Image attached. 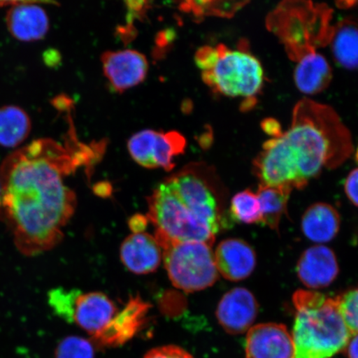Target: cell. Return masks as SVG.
<instances>
[{
  "label": "cell",
  "instance_id": "5b68a950",
  "mask_svg": "<svg viewBox=\"0 0 358 358\" xmlns=\"http://www.w3.org/2000/svg\"><path fill=\"white\" fill-rule=\"evenodd\" d=\"M332 12L324 3L286 1L268 16L266 25L284 44L290 59L297 62L328 45Z\"/></svg>",
  "mask_w": 358,
  "mask_h": 358
},
{
  "label": "cell",
  "instance_id": "ba28073f",
  "mask_svg": "<svg viewBox=\"0 0 358 358\" xmlns=\"http://www.w3.org/2000/svg\"><path fill=\"white\" fill-rule=\"evenodd\" d=\"M186 138L176 131L161 132L145 129L129 138L128 150L132 159L147 169L171 171L174 159L185 153Z\"/></svg>",
  "mask_w": 358,
  "mask_h": 358
},
{
  "label": "cell",
  "instance_id": "6da1fadb",
  "mask_svg": "<svg viewBox=\"0 0 358 358\" xmlns=\"http://www.w3.org/2000/svg\"><path fill=\"white\" fill-rule=\"evenodd\" d=\"M76 166L64 147L38 140L8 155L0 167V219L26 256L47 252L64 238L77 198L62 178Z\"/></svg>",
  "mask_w": 358,
  "mask_h": 358
},
{
  "label": "cell",
  "instance_id": "5bb4252c",
  "mask_svg": "<svg viewBox=\"0 0 358 358\" xmlns=\"http://www.w3.org/2000/svg\"><path fill=\"white\" fill-rule=\"evenodd\" d=\"M218 273L226 280L238 282L252 274L257 266V255L246 241L229 238L221 241L214 252Z\"/></svg>",
  "mask_w": 358,
  "mask_h": 358
},
{
  "label": "cell",
  "instance_id": "cb8c5ba5",
  "mask_svg": "<svg viewBox=\"0 0 358 358\" xmlns=\"http://www.w3.org/2000/svg\"><path fill=\"white\" fill-rule=\"evenodd\" d=\"M248 3L246 1H196L183 3L181 8L187 12H192L196 17L217 15L231 17Z\"/></svg>",
  "mask_w": 358,
  "mask_h": 358
},
{
  "label": "cell",
  "instance_id": "30bf717a",
  "mask_svg": "<svg viewBox=\"0 0 358 358\" xmlns=\"http://www.w3.org/2000/svg\"><path fill=\"white\" fill-rule=\"evenodd\" d=\"M259 312L256 297L245 288H234L223 295L216 316L219 324L227 333L241 334L252 328Z\"/></svg>",
  "mask_w": 358,
  "mask_h": 358
},
{
  "label": "cell",
  "instance_id": "f1b7e54d",
  "mask_svg": "<svg viewBox=\"0 0 358 358\" xmlns=\"http://www.w3.org/2000/svg\"><path fill=\"white\" fill-rule=\"evenodd\" d=\"M346 195L353 205L358 207V168L353 169L346 178L344 185Z\"/></svg>",
  "mask_w": 358,
  "mask_h": 358
},
{
  "label": "cell",
  "instance_id": "ffe728a7",
  "mask_svg": "<svg viewBox=\"0 0 358 358\" xmlns=\"http://www.w3.org/2000/svg\"><path fill=\"white\" fill-rule=\"evenodd\" d=\"M294 79L302 93L316 95L329 86L333 79V70L323 55L312 52L297 62Z\"/></svg>",
  "mask_w": 358,
  "mask_h": 358
},
{
  "label": "cell",
  "instance_id": "7a4b0ae2",
  "mask_svg": "<svg viewBox=\"0 0 358 358\" xmlns=\"http://www.w3.org/2000/svg\"><path fill=\"white\" fill-rule=\"evenodd\" d=\"M355 151L351 132L332 107L302 99L287 131L264 144L253 161L259 185L302 189L324 168L341 166Z\"/></svg>",
  "mask_w": 358,
  "mask_h": 358
},
{
  "label": "cell",
  "instance_id": "2e32d148",
  "mask_svg": "<svg viewBox=\"0 0 358 358\" xmlns=\"http://www.w3.org/2000/svg\"><path fill=\"white\" fill-rule=\"evenodd\" d=\"M6 16L7 28L20 41H38L46 36L49 20L46 11L34 2L10 3Z\"/></svg>",
  "mask_w": 358,
  "mask_h": 358
},
{
  "label": "cell",
  "instance_id": "484cf974",
  "mask_svg": "<svg viewBox=\"0 0 358 358\" xmlns=\"http://www.w3.org/2000/svg\"><path fill=\"white\" fill-rule=\"evenodd\" d=\"M55 358H95V351L89 340L78 336H70L58 344Z\"/></svg>",
  "mask_w": 358,
  "mask_h": 358
},
{
  "label": "cell",
  "instance_id": "7c38bea8",
  "mask_svg": "<svg viewBox=\"0 0 358 358\" xmlns=\"http://www.w3.org/2000/svg\"><path fill=\"white\" fill-rule=\"evenodd\" d=\"M150 307V304L138 295L129 299L124 308L116 313L110 324L93 338L101 346L123 345L144 325Z\"/></svg>",
  "mask_w": 358,
  "mask_h": 358
},
{
  "label": "cell",
  "instance_id": "4fadbf2b",
  "mask_svg": "<svg viewBox=\"0 0 358 358\" xmlns=\"http://www.w3.org/2000/svg\"><path fill=\"white\" fill-rule=\"evenodd\" d=\"M299 280L310 289L328 287L337 279L339 266L333 250L317 245L304 250L296 267Z\"/></svg>",
  "mask_w": 358,
  "mask_h": 358
},
{
  "label": "cell",
  "instance_id": "f546056e",
  "mask_svg": "<svg viewBox=\"0 0 358 358\" xmlns=\"http://www.w3.org/2000/svg\"><path fill=\"white\" fill-rule=\"evenodd\" d=\"M261 127L263 131L272 137V138H280L283 136V131L278 122V120L274 118H266L263 120L261 123Z\"/></svg>",
  "mask_w": 358,
  "mask_h": 358
},
{
  "label": "cell",
  "instance_id": "83f0119b",
  "mask_svg": "<svg viewBox=\"0 0 358 358\" xmlns=\"http://www.w3.org/2000/svg\"><path fill=\"white\" fill-rule=\"evenodd\" d=\"M144 358H194V357L180 347L166 345L151 349L146 353Z\"/></svg>",
  "mask_w": 358,
  "mask_h": 358
},
{
  "label": "cell",
  "instance_id": "44dd1931",
  "mask_svg": "<svg viewBox=\"0 0 358 358\" xmlns=\"http://www.w3.org/2000/svg\"><path fill=\"white\" fill-rule=\"evenodd\" d=\"M32 123L24 110L19 106H6L0 108V145L19 146L29 137Z\"/></svg>",
  "mask_w": 358,
  "mask_h": 358
},
{
  "label": "cell",
  "instance_id": "4316f807",
  "mask_svg": "<svg viewBox=\"0 0 358 358\" xmlns=\"http://www.w3.org/2000/svg\"><path fill=\"white\" fill-rule=\"evenodd\" d=\"M340 313L352 334H358V287L337 297Z\"/></svg>",
  "mask_w": 358,
  "mask_h": 358
},
{
  "label": "cell",
  "instance_id": "836d02e7",
  "mask_svg": "<svg viewBox=\"0 0 358 358\" xmlns=\"http://www.w3.org/2000/svg\"><path fill=\"white\" fill-rule=\"evenodd\" d=\"M0 194H1V185H0Z\"/></svg>",
  "mask_w": 358,
  "mask_h": 358
},
{
  "label": "cell",
  "instance_id": "4dcf8cb0",
  "mask_svg": "<svg viewBox=\"0 0 358 358\" xmlns=\"http://www.w3.org/2000/svg\"><path fill=\"white\" fill-rule=\"evenodd\" d=\"M150 220L148 217L142 214H136L129 220V227L131 228L133 234H142L145 232L148 224Z\"/></svg>",
  "mask_w": 358,
  "mask_h": 358
},
{
  "label": "cell",
  "instance_id": "9c48e42d",
  "mask_svg": "<svg viewBox=\"0 0 358 358\" xmlns=\"http://www.w3.org/2000/svg\"><path fill=\"white\" fill-rule=\"evenodd\" d=\"M101 64L111 87L120 93L144 82L149 70L145 56L132 49L106 52L101 56Z\"/></svg>",
  "mask_w": 358,
  "mask_h": 358
},
{
  "label": "cell",
  "instance_id": "ac0fdd59",
  "mask_svg": "<svg viewBox=\"0 0 358 358\" xmlns=\"http://www.w3.org/2000/svg\"><path fill=\"white\" fill-rule=\"evenodd\" d=\"M340 224L341 218L333 206L317 203L304 212L301 229L308 240L316 243H326L338 235Z\"/></svg>",
  "mask_w": 358,
  "mask_h": 358
},
{
  "label": "cell",
  "instance_id": "603a6c76",
  "mask_svg": "<svg viewBox=\"0 0 358 358\" xmlns=\"http://www.w3.org/2000/svg\"><path fill=\"white\" fill-rule=\"evenodd\" d=\"M230 212L232 217L239 222L255 224L262 220L257 194L249 189L240 192L232 198Z\"/></svg>",
  "mask_w": 358,
  "mask_h": 358
},
{
  "label": "cell",
  "instance_id": "d6a6232c",
  "mask_svg": "<svg viewBox=\"0 0 358 358\" xmlns=\"http://www.w3.org/2000/svg\"><path fill=\"white\" fill-rule=\"evenodd\" d=\"M356 159L358 162V149H357V153H356Z\"/></svg>",
  "mask_w": 358,
  "mask_h": 358
},
{
  "label": "cell",
  "instance_id": "277c9868",
  "mask_svg": "<svg viewBox=\"0 0 358 358\" xmlns=\"http://www.w3.org/2000/svg\"><path fill=\"white\" fill-rule=\"evenodd\" d=\"M292 339L294 358H332L346 348L352 334L340 313L337 298L299 289Z\"/></svg>",
  "mask_w": 358,
  "mask_h": 358
},
{
  "label": "cell",
  "instance_id": "e0dca14e",
  "mask_svg": "<svg viewBox=\"0 0 358 358\" xmlns=\"http://www.w3.org/2000/svg\"><path fill=\"white\" fill-rule=\"evenodd\" d=\"M117 312L115 303L104 293H80L75 303L73 323L94 337L110 324Z\"/></svg>",
  "mask_w": 358,
  "mask_h": 358
},
{
  "label": "cell",
  "instance_id": "3957f363",
  "mask_svg": "<svg viewBox=\"0 0 358 358\" xmlns=\"http://www.w3.org/2000/svg\"><path fill=\"white\" fill-rule=\"evenodd\" d=\"M222 186L213 169L192 165L161 182L148 198L156 238L213 245L222 226Z\"/></svg>",
  "mask_w": 358,
  "mask_h": 358
},
{
  "label": "cell",
  "instance_id": "d6986e66",
  "mask_svg": "<svg viewBox=\"0 0 358 358\" xmlns=\"http://www.w3.org/2000/svg\"><path fill=\"white\" fill-rule=\"evenodd\" d=\"M328 45L339 66L358 69V17H348L332 25Z\"/></svg>",
  "mask_w": 358,
  "mask_h": 358
},
{
  "label": "cell",
  "instance_id": "8992f818",
  "mask_svg": "<svg viewBox=\"0 0 358 358\" xmlns=\"http://www.w3.org/2000/svg\"><path fill=\"white\" fill-rule=\"evenodd\" d=\"M217 59L211 69L203 71L206 85L216 93L230 97H243L244 101H257L264 83L261 62L245 46L231 50L217 45Z\"/></svg>",
  "mask_w": 358,
  "mask_h": 358
},
{
  "label": "cell",
  "instance_id": "52a82bcc",
  "mask_svg": "<svg viewBox=\"0 0 358 358\" xmlns=\"http://www.w3.org/2000/svg\"><path fill=\"white\" fill-rule=\"evenodd\" d=\"M156 239L162 248L165 270L174 287L194 293L216 283L218 271L213 245L196 241Z\"/></svg>",
  "mask_w": 358,
  "mask_h": 358
},
{
  "label": "cell",
  "instance_id": "9a60e30c",
  "mask_svg": "<svg viewBox=\"0 0 358 358\" xmlns=\"http://www.w3.org/2000/svg\"><path fill=\"white\" fill-rule=\"evenodd\" d=\"M120 261L129 271L137 275L155 272L163 262V250L155 236L147 232L132 234L120 249Z\"/></svg>",
  "mask_w": 358,
  "mask_h": 358
},
{
  "label": "cell",
  "instance_id": "d4e9b609",
  "mask_svg": "<svg viewBox=\"0 0 358 358\" xmlns=\"http://www.w3.org/2000/svg\"><path fill=\"white\" fill-rule=\"evenodd\" d=\"M80 293L78 289H55L49 294V303L61 319L73 323L75 303Z\"/></svg>",
  "mask_w": 358,
  "mask_h": 358
},
{
  "label": "cell",
  "instance_id": "7402d4cb",
  "mask_svg": "<svg viewBox=\"0 0 358 358\" xmlns=\"http://www.w3.org/2000/svg\"><path fill=\"white\" fill-rule=\"evenodd\" d=\"M286 187H272L259 185L257 192L261 205L262 223L274 231H278L282 217L287 211L291 192Z\"/></svg>",
  "mask_w": 358,
  "mask_h": 358
},
{
  "label": "cell",
  "instance_id": "1f68e13d",
  "mask_svg": "<svg viewBox=\"0 0 358 358\" xmlns=\"http://www.w3.org/2000/svg\"><path fill=\"white\" fill-rule=\"evenodd\" d=\"M345 349L348 358H358V334H352Z\"/></svg>",
  "mask_w": 358,
  "mask_h": 358
},
{
  "label": "cell",
  "instance_id": "8fae6325",
  "mask_svg": "<svg viewBox=\"0 0 358 358\" xmlns=\"http://www.w3.org/2000/svg\"><path fill=\"white\" fill-rule=\"evenodd\" d=\"M245 358H294L292 336L280 324L252 327L246 336Z\"/></svg>",
  "mask_w": 358,
  "mask_h": 358
}]
</instances>
